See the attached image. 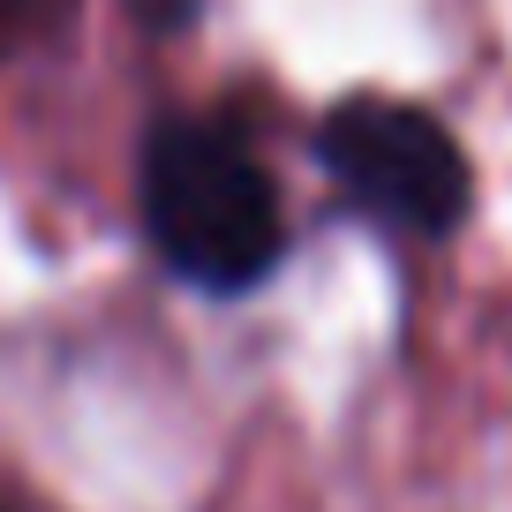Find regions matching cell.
I'll return each instance as SVG.
<instances>
[{
  "instance_id": "6da1fadb",
  "label": "cell",
  "mask_w": 512,
  "mask_h": 512,
  "mask_svg": "<svg viewBox=\"0 0 512 512\" xmlns=\"http://www.w3.org/2000/svg\"><path fill=\"white\" fill-rule=\"evenodd\" d=\"M136 234L196 302H249L294 256V211L234 113L174 106L136 144Z\"/></svg>"
},
{
  "instance_id": "7a4b0ae2",
  "label": "cell",
  "mask_w": 512,
  "mask_h": 512,
  "mask_svg": "<svg viewBox=\"0 0 512 512\" xmlns=\"http://www.w3.org/2000/svg\"><path fill=\"white\" fill-rule=\"evenodd\" d=\"M332 204L392 249H445L475 219V159L437 106L400 91H339L309 121Z\"/></svg>"
},
{
  "instance_id": "3957f363",
  "label": "cell",
  "mask_w": 512,
  "mask_h": 512,
  "mask_svg": "<svg viewBox=\"0 0 512 512\" xmlns=\"http://www.w3.org/2000/svg\"><path fill=\"white\" fill-rule=\"evenodd\" d=\"M68 23H76V0H0V76L46 53Z\"/></svg>"
},
{
  "instance_id": "277c9868",
  "label": "cell",
  "mask_w": 512,
  "mask_h": 512,
  "mask_svg": "<svg viewBox=\"0 0 512 512\" xmlns=\"http://www.w3.org/2000/svg\"><path fill=\"white\" fill-rule=\"evenodd\" d=\"M128 16L144 23L151 38H189L204 23V0H128Z\"/></svg>"
},
{
  "instance_id": "5b68a950",
  "label": "cell",
  "mask_w": 512,
  "mask_h": 512,
  "mask_svg": "<svg viewBox=\"0 0 512 512\" xmlns=\"http://www.w3.org/2000/svg\"><path fill=\"white\" fill-rule=\"evenodd\" d=\"M0 512H16V505H8V497H0Z\"/></svg>"
}]
</instances>
